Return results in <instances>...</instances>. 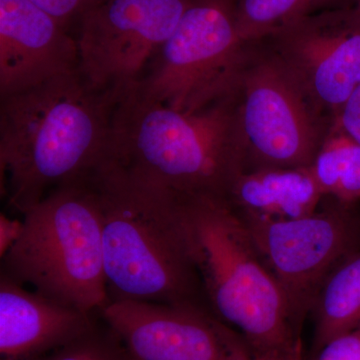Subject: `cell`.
<instances>
[{
  "label": "cell",
  "mask_w": 360,
  "mask_h": 360,
  "mask_svg": "<svg viewBox=\"0 0 360 360\" xmlns=\"http://www.w3.org/2000/svg\"><path fill=\"white\" fill-rule=\"evenodd\" d=\"M123 87L99 90L80 70L0 97L1 194L25 214L105 156Z\"/></svg>",
  "instance_id": "1"
},
{
  "label": "cell",
  "mask_w": 360,
  "mask_h": 360,
  "mask_svg": "<svg viewBox=\"0 0 360 360\" xmlns=\"http://www.w3.org/2000/svg\"><path fill=\"white\" fill-rule=\"evenodd\" d=\"M105 160L137 179L180 194L227 198L245 172L231 96L182 112L124 87L113 111Z\"/></svg>",
  "instance_id": "2"
},
{
  "label": "cell",
  "mask_w": 360,
  "mask_h": 360,
  "mask_svg": "<svg viewBox=\"0 0 360 360\" xmlns=\"http://www.w3.org/2000/svg\"><path fill=\"white\" fill-rule=\"evenodd\" d=\"M89 177L103 213L110 302L136 300L210 310L187 243L176 194L137 179L105 158Z\"/></svg>",
  "instance_id": "3"
},
{
  "label": "cell",
  "mask_w": 360,
  "mask_h": 360,
  "mask_svg": "<svg viewBox=\"0 0 360 360\" xmlns=\"http://www.w3.org/2000/svg\"><path fill=\"white\" fill-rule=\"evenodd\" d=\"M175 194L212 314L241 333L257 354H290L302 336L245 220L227 198Z\"/></svg>",
  "instance_id": "4"
},
{
  "label": "cell",
  "mask_w": 360,
  "mask_h": 360,
  "mask_svg": "<svg viewBox=\"0 0 360 360\" xmlns=\"http://www.w3.org/2000/svg\"><path fill=\"white\" fill-rule=\"evenodd\" d=\"M1 274L47 297L99 314L110 302L103 213L89 174L65 182L23 214Z\"/></svg>",
  "instance_id": "5"
},
{
  "label": "cell",
  "mask_w": 360,
  "mask_h": 360,
  "mask_svg": "<svg viewBox=\"0 0 360 360\" xmlns=\"http://www.w3.org/2000/svg\"><path fill=\"white\" fill-rule=\"evenodd\" d=\"M226 94L236 108L245 172L309 167L335 120L264 39L245 40Z\"/></svg>",
  "instance_id": "6"
},
{
  "label": "cell",
  "mask_w": 360,
  "mask_h": 360,
  "mask_svg": "<svg viewBox=\"0 0 360 360\" xmlns=\"http://www.w3.org/2000/svg\"><path fill=\"white\" fill-rule=\"evenodd\" d=\"M243 42L234 0H191L135 87L175 110H202L226 94Z\"/></svg>",
  "instance_id": "7"
},
{
  "label": "cell",
  "mask_w": 360,
  "mask_h": 360,
  "mask_svg": "<svg viewBox=\"0 0 360 360\" xmlns=\"http://www.w3.org/2000/svg\"><path fill=\"white\" fill-rule=\"evenodd\" d=\"M238 214L276 276L300 333L324 279L360 250L359 220L350 207L328 198L316 212L300 219L271 220Z\"/></svg>",
  "instance_id": "8"
},
{
  "label": "cell",
  "mask_w": 360,
  "mask_h": 360,
  "mask_svg": "<svg viewBox=\"0 0 360 360\" xmlns=\"http://www.w3.org/2000/svg\"><path fill=\"white\" fill-rule=\"evenodd\" d=\"M191 2L90 0L75 22L82 77L99 90L137 82Z\"/></svg>",
  "instance_id": "9"
},
{
  "label": "cell",
  "mask_w": 360,
  "mask_h": 360,
  "mask_svg": "<svg viewBox=\"0 0 360 360\" xmlns=\"http://www.w3.org/2000/svg\"><path fill=\"white\" fill-rule=\"evenodd\" d=\"M262 39L330 117L360 86V11L354 6L305 16Z\"/></svg>",
  "instance_id": "10"
},
{
  "label": "cell",
  "mask_w": 360,
  "mask_h": 360,
  "mask_svg": "<svg viewBox=\"0 0 360 360\" xmlns=\"http://www.w3.org/2000/svg\"><path fill=\"white\" fill-rule=\"evenodd\" d=\"M99 314L139 360H224L210 310L113 300Z\"/></svg>",
  "instance_id": "11"
},
{
  "label": "cell",
  "mask_w": 360,
  "mask_h": 360,
  "mask_svg": "<svg viewBox=\"0 0 360 360\" xmlns=\"http://www.w3.org/2000/svg\"><path fill=\"white\" fill-rule=\"evenodd\" d=\"M77 40L30 0H0V97L79 70Z\"/></svg>",
  "instance_id": "12"
},
{
  "label": "cell",
  "mask_w": 360,
  "mask_h": 360,
  "mask_svg": "<svg viewBox=\"0 0 360 360\" xmlns=\"http://www.w3.org/2000/svg\"><path fill=\"white\" fill-rule=\"evenodd\" d=\"M94 314L0 274V360H34L96 328Z\"/></svg>",
  "instance_id": "13"
},
{
  "label": "cell",
  "mask_w": 360,
  "mask_h": 360,
  "mask_svg": "<svg viewBox=\"0 0 360 360\" xmlns=\"http://www.w3.org/2000/svg\"><path fill=\"white\" fill-rule=\"evenodd\" d=\"M324 200L309 167L248 170L227 196L238 213L271 220L307 217Z\"/></svg>",
  "instance_id": "14"
},
{
  "label": "cell",
  "mask_w": 360,
  "mask_h": 360,
  "mask_svg": "<svg viewBox=\"0 0 360 360\" xmlns=\"http://www.w3.org/2000/svg\"><path fill=\"white\" fill-rule=\"evenodd\" d=\"M312 354L336 336L360 324V250L345 258L324 279L311 310Z\"/></svg>",
  "instance_id": "15"
},
{
  "label": "cell",
  "mask_w": 360,
  "mask_h": 360,
  "mask_svg": "<svg viewBox=\"0 0 360 360\" xmlns=\"http://www.w3.org/2000/svg\"><path fill=\"white\" fill-rule=\"evenodd\" d=\"M309 168L324 198L347 207L360 200V144L335 118Z\"/></svg>",
  "instance_id": "16"
},
{
  "label": "cell",
  "mask_w": 360,
  "mask_h": 360,
  "mask_svg": "<svg viewBox=\"0 0 360 360\" xmlns=\"http://www.w3.org/2000/svg\"><path fill=\"white\" fill-rule=\"evenodd\" d=\"M355 0H234L239 34L262 39L305 16L354 6Z\"/></svg>",
  "instance_id": "17"
},
{
  "label": "cell",
  "mask_w": 360,
  "mask_h": 360,
  "mask_svg": "<svg viewBox=\"0 0 360 360\" xmlns=\"http://www.w3.org/2000/svg\"><path fill=\"white\" fill-rule=\"evenodd\" d=\"M124 350L108 326V331H101L96 326L77 340L34 360H122Z\"/></svg>",
  "instance_id": "18"
},
{
  "label": "cell",
  "mask_w": 360,
  "mask_h": 360,
  "mask_svg": "<svg viewBox=\"0 0 360 360\" xmlns=\"http://www.w3.org/2000/svg\"><path fill=\"white\" fill-rule=\"evenodd\" d=\"M214 326L221 343L224 360H269L257 354L241 333L217 316Z\"/></svg>",
  "instance_id": "19"
},
{
  "label": "cell",
  "mask_w": 360,
  "mask_h": 360,
  "mask_svg": "<svg viewBox=\"0 0 360 360\" xmlns=\"http://www.w3.org/2000/svg\"><path fill=\"white\" fill-rule=\"evenodd\" d=\"M311 360H360V324L329 340L312 354Z\"/></svg>",
  "instance_id": "20"
},
{
  "label": "cell",
  "mask_w": 360,
  "mask_h": 360,
  "mask_svg": "<svg viewBox=\"0 0 360 360\" xmlns=\"http://www.w3.org/2000/svg\"><path fill=\"white\" fill-rule=\"evenodd\" d=\"M70 30L90 0H30Z\"/></svg>",
  "instance_id": "21"
},
{
  "label": "cell",
  "mask_w": 360,
  "mask_h": 360,
  "mask_svg": "<svg viewBox=\"0 0 360 360\" xmlns=\"http://www.w3.org/2000/svg\"><path fill=\"white\" fill-rule=\"evenodd\" d=\"M335 120L360 144V86L347 99Z\"/></svg>",
  "instance_id": "22"
},
{
  "label": "cell",
  "mask_w": 360,
  "mask_h": 360,
  "mask_svg": "<svg viewBox=\"0 0 360 360\" xmlns=\"http://www.w3.org/2000/svg\"><path fill=\"white\" fill-rule=\"evenodd\" d=\"M22 231L23 219H13L4 212L0 214V258H4L15 245Z\"/></svg>",
  "instance_id": "23"
},
{
  "label": "cell",
  "mask_w": 360,
  "mask_h": 360,
  "mask_svg": "<svg viewBox=\"0 0 360 360\" xmlns=\"http://www.w3.org/2000/svg\"><path fill=\"white\" fill-rule=\"evenodd\" d=\"M122 360H139V359H136V357H135L134 355H132L131 354H130L129 350H127V348H125L124 354H123Z\"/></svg>",
  "instance_id": "24"
},
{
  "label": "cell",
  "mask_w": 360,
  "mask_h": 360,
  "mask_svg": "<svg viewBox=\"0 0 360 360\" xmlns=\"http://www.w3.org/2000/svg\"><path fill=\"white\" fill-rule=\"evenodd\" d=\"M354 7L360 11V0H355Z\"/></svg>",
  "instance_id": "25"
}]
</instances>
